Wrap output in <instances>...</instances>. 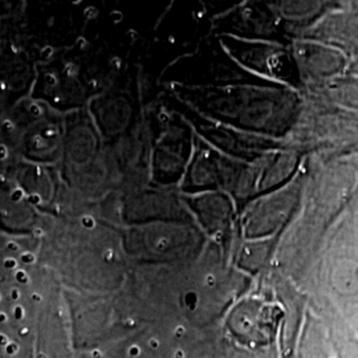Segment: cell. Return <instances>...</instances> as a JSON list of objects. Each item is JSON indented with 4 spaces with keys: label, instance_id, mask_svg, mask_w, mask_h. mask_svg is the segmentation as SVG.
<instances>
[{
    "label": "cell",
    "instance_id": "obj_1",
    "mask_svg": "<svg viewBox=\"0 0 358 358\" xmlns=\"http://www.w3.org/2000/svg\"><path fill=\"white\" fill-rule=\"evenodd\" d=\"M7 155V149L4 146H0V158H4Z\"/></svg>",
    "mask_w": 358,
    "mask_h": 358
},
{
    "label": "cell",
    "instance_id": "obj_2",
    "mask_svg": "<svg viewBox=\"0 0 358 358\" xmlns=\"http://www.w3.org/2000/svg\"><path fill=\"white\" fill-rule=\"evenodd\" d=\"M177 358H183V353L178 352V353H177Z\"/></svg>",
    "mask_w": 358,
    "mask_h": 358
},
{
    "label": "cell",
    "instance_id": "obj_3",
    "mask_svg": "<svg viewBox=\"0 0 358 358\" xmlns=\"http://www.w3.org/2000/svg\"><path fill=\"white\" fill-rule=\"evenodd\" d=\"M180 333H183V329H180V328H179L178 334H180Z\"/></svg>",
    "mask_w": 358,
    "mask_h": 358
}]
</instances>
